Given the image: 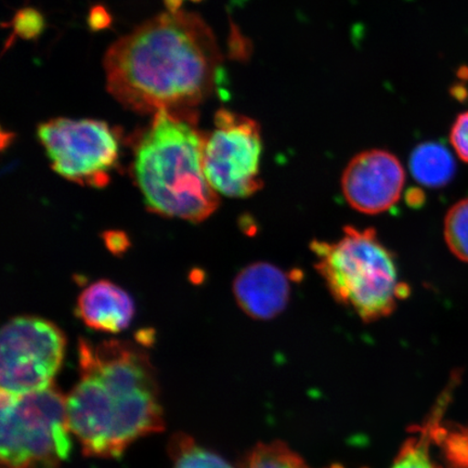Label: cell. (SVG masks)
Here are the masks:
<instances>
[{"mask_svg":"<svg viewBox=\"0 0 468 468\" xmlns=\"http://www.w3.org/2000/svg\"><path fill=\"white\" fill-rule=\"evenodd\" d=\"M173 468H233L218 454L209 452L186 434H176L168 444Z\"/></svg>","mask_w":468,"mask_h":468,"instance_id":"obj_14","label":"cell"},{"mask_svg":"<svg viewBox=\"0 0 468 468\" xmlns=\"http://www.w3.org/2000/svg\"><path fill=\"white\" fill-rule=\"evenodd\" d=\"M37 137L61 177L92 188L110 183L120 148L107 122L58 117L40 124Z\"/></svg>","mask_w":468,"mask_h":468,"instance_id":"obj_7","label":"cell"},{"mask_svg":"<svg viewBox=\"0 0 468 468\" xmlns=\"http://www.w3.org/2000/svg\"><path fill=\"white\" fill-rule=\"evenodd\" d=\"M468 468V467H467Z\"/></svg>","mask_w":468,"mask_h":468,"instance_id":"obj_18","label":"cell"},{"mask_svg":"<svg viewBox=\"0 0 468 468\" xmlns=\"http://www.w3.org/2000/svg\"><path fill=\"white\" fill-rule=\"evenodd\" d=\"M450 143L456 155L468 163V111L456 116L450 132Z\"/></svg>","mask_w":468,"mask_h":468,"instance_id":"obj_17","label":"cell"},{"mask_svg":"<svg viewBox=\"0 0 468 468\" xmlns=\"http://www.w3.org/2000/svg\"><path fill=\"white\" fill-rule=\"evenodd\" d=\"M410 172L419 184L429 188H441L452 183L455 173L454 157L439 143H424L415 148L410 156Z\"/></svg>","mask_w":468,"mask_h":468,"instance_id":"obj_12","label":"cell"},{"mask_svg":"<svg viewBox=\"0 0 468 468\" xmlns=\"http://www.w3.org/2000/svg\"><path fill=\"white\" fill-rule=\"evenodd\" d=\"M79 362L67 412L85 455L120 458L138 439L164 431L159 383L144 349L119 339L95 345L80 338Z\"/></svg>","mask_w":468,"mask_h":468,"instance_id":"obj_2","label":"cell"},{"mask_svg":"<svg viewBox=\"0 0 468 468\" xmlns=\"http://www.w3.org/2000/svg\"><path fill=\"white\" fill-rule=\"evenodd\" d=\"M310 248L331 295L365 322L388 317L409 294V286L400 282L394 254L371 228L347 226L337 241L314 239Z\"/></svg>","mask_w":468,"mask_h":468,"instance_id":"obj_4","label":"cell"},{"mask_svg":"<svg viewBox=\"0 0 468 468\" xmlns=\"http://www.w3.org/2000/svg\"><path fill=\"white\" fill-rule=\"evenodd\" d=\"M443 233L452 254L468 262V198L455 203L449 209Z\"/></svg>","mask_w":468,"mask_h":468,"instance_id":"obj_16","label":"cell"},{"mask_svg":"<svg viewBox=\"0 0 468 468\" xmlns=\"http://www.w3.org/2000/svg\"><path fill=\"white\" fill-rule=\"evenodd\" d=\"M452 390L453 386L450 384V388L439 398L422 429H418L419 435L408 439L390 468H439L431 459V443L437 437L441 420L452 399L450 395Z\"/></svg>","mask_w":468,"mask_h":468,"instance_id":"obj_13","label":"cell"},{"mask_svg":"<svg viewBox=\"0 0 468 468\" xmlns=\"http://www.w3.org/2000/svg\"><path fill=\"white\" fill-rule=\"evenodd\" d=\"M241 468H313L282 442L261 443L244 460ZM330 468H343L333 465Z\"/></svg>","mask_w":468,"mask_h":468,"instance_id":"obj_15","label":"cell"},{"mask_svg":"<svg viewBox=\"0 0 468 468\" xmlns=\"http://www.w3.org/2000/svg\"><path fill=\"white\" fill-rule=\"evenodd\" d=\"M406 172L388 151L361 152L348 163L342 176V190L347 203L360 213L386 212L399 200Z\"/></svg>","mask_w":468,"mask_h":468,"instance_id":"obj_9","label":"cell"},{"mask_svg":"<svg viewBox=\"0 0 468 468\" xmlns=\"http://www.w3.org/2000/svg\"><path fill=\"white\" fill-rule=\"evenodd\" d=\"M67 397L55 384L35 393L2 396L0 468H58L72 452Z\"/></svg>","mask_w":468,"mask_h":468,"instance_id":"obj_5","label":"cell"},{"mask_svg":"<svg viewBox=\"0 0 468 468\" xmlns=\"http://www.w3.org/2000/svg\"><path fill=\"white\" fill-rule=\"evenodd\" d=\"M76 314L90 329L115 335L131 325L134 303L121 286L101 280L80 292Z\"/></svg>","mask_w":468,"mask_h":468,"instance_id":"obj_11","label":"cell"},{"mask_svg":"<svg viewBox=\"0 0 468 468\" xmlns=\"http://www.w3.org/2000/svg\"><path fill=\"white\" fill-rule=\"evenodd\" d=\"M222 58L197 14L171 9L120 38L104 56L108 90L139 113L193 111L218 87Z\"/></svg>","mask_w":468,"mask_h":468,"instance_id":"obj_1","label":"cell"},{"mask_svg":"<svg viewBox=\"0 0 468 468\" xmlns=\"http://www.w3.org/2000/svg\"><path fill=\"white\" fill-rule=\"evenodd\" d=\"M261 155L259 122L227 109L216 112L213 131L205 139L203 164L218 195L245 198L259 192L263 185Z\"/></svg>","mask_w":468,"mask_h":468,"instance_id":"obj_8","label":"cell"},{"mask_svg":"<svg viewBox=\"0 0 468 468\" xmlns=\"http://www.w3.org/2000/svg\"><path fill=\"white\" fill-rule=\"evenodd\" d=\"M197 120L193 111H160L134 150V179L146 207L164 218L201 222L218 207L204 171L207 134Z\"/></svg>","mask_w":468,"mask_h":468,"instance_id":"obj_3","label":"cell"},{"mask_svg":"<svg viewBox=\"0 0 468 468\" xmlns=\"http://www.w3.org/2000/svg\"><path fill=\"white\" fill-rule=\"evenodd\" d=\"M67 339L48 320L19 315L0 335V389L15 397L49 388L62 366Z\"/></svg>","mask_w":468,"mask_h":468,"instance_id":"obj_6","label":"cell"},{"mask_svg":"<svg viewBox=\"0 0 468 468\" xmlns=\"http://www.w3.org/2000/svg\"><path fill=\"white\" fill-rule=\"evenodd\" d=\"M291 278L272 263H250L234 279V298L250 318L271 320L289 305Z\"/></svg>","mask_w":468,"mask_h":468,"instance_id":"obj_10","label":"cell"}]
</instances>
